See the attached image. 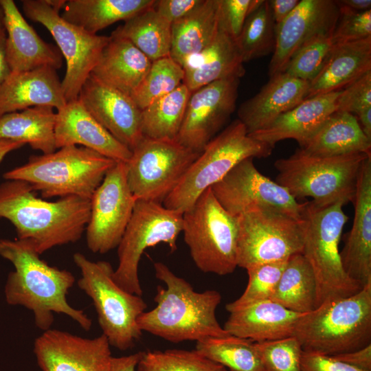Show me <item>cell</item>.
Returning a JSON list of instances; mask_svg holds the SVG:
<instances>
[{"mask_svg": "<svg viewBox=\"0 0 371 371\" xmlns=\"http://www.w3.org/2000/svg\"><path fill=\"white\" fill-rule=\"evenodd\" d=\"M143 351L118 357H112L109 371H136Z\"/></svg>", "mask_w": 371, "mask_h": 371, "instance_id": "52", "label": "cell"}, {"mask_svg": "<svg viewBox=\"0 0 371 371\" xmlns=\"http://www.w3.org/2000/svg\"><path fill=\"white\" fill-rule=\"evenodd\" d=\"M131 152L126 178L135 199L161 204L200 155L176 139L146 137Z\"/></svg>", "mask_w": 371, "mask_h": 371, "instance_id": "12", "label": "cell"}, {"mask_svg": "<svg viewBox=\"0 0 371 371\" xmlns=\"http://www.w3.org/2000/svg\"><path fill=\"white\" fill-rule=\"evenodd\" d=\"M243 63L235 41L220 28L213 42L183 67V83L192 92L217 80L240 78L245 72Z\"/></svg>", "mask_w": 371, "mask_h": 371, "instance_id": "30", "label": "cell"}, {"mask_svg": "<svg viewBox=\"0 0 371 371\" xmlns=\"http://www.w3.org/2000/svg\"><path fill=\"white\" fill-rule=\"evenodd\" d=\"M183 239L197 268L225 276L237 265V216L229 214L209 188L183 214Z\"/></svg>", "mask_w": 371, "mask_h": 371, "instance_id": "10", "label": "cell"}, {"mask_svg": "<svg viewBox=\"0 0 371 371\" xmlns=\"http://www.w3.org/2000/svg\"><path fill=\"white\" fill-rule=\"evenodd\" d=\"M57 149L80 146L94 150L117 162H127L132 152L117 141L77 99L57 110L55 124Z\"/></svg>", "mask_w": 371, "mask_h": 371, "instance_id": "23", "label": "cell"}, {"mask_svg": "<svg viewBox=\"0 0 371 371\" xmlns=\"http://www.w3.org/2000/svg\"><path fill=\"white\" fill-rule=\"evenodd\" d=\"M262 1L219 0L220 28L236 42L247 18Z\"/></svg>", "mask_w": 371, "mask_h": 371, "instance_id": "46", "label": "cell"}, {"mask_svg": "<svg viewBox=\"0 0 371 371\" xmlns=\"http://www.w3.org/2000/svg\"><path fill=\"white\" fill-rule=\"evenodd\" d=\"M155 0H67L61 16L85 31L97 32L153 7Z\"/></svg>", "mask_w": 371, "mask_h": 371, "instance_id": "33", "label": "cell"}, {"mask_svg": "<svg viewBox=\"0 0 371 371\" xmlns=\"http://www.w3.org/2000/svg\"><path fill=\"white\" fill-rule=\"evenodd\" d=\"M5 30L0 28V85L11 74L5 55Z\"/></svg>", "mask_w": 371, "mask_h": 371, "instance_id": "53", "label": "cell"}, {"mask_svg": "<svg viewBox=\"0 0 371 371\" xmlns=\"http://www.w3.org/2000/svg\"><path fill=\"white\" fill-rule=\"evenodd\" d=\"M111 346L102 334L93 339L49 329L34 343L41 371H109Z\"/></svg>", "mask_w": 371, "mask_h": 371, "instance_id": "18", "label": "cell"}, {"mask_svg": "<svg viewBox=\"0 0 371 371\" xmlns=\"http://www.w3.org/2000/svg\"><path fill=\"white\" fill-rule=\"evenodd\" d=\"M341 90L306 98L269 126L249 135L273 148L276 144L286 139H293L301 146L337 111Z\"/></svg>", "mask_w": 371, "mask_h": 371, "instance_id": "26", "label": "cell"}, {"mask_svg": "<svg viewBox=\"0 0 371 371\" xmlns=\"http://www.w3.org/2000/svg\"><path fill=\"white\" fill-rule=\"evenodd\" d=\"M90 212L89 199L67 196L48 201L35 196L25 181L7 180L0 185V217L8 220L18 239L30 241L40 255L80 240Z\"/></svg>", "mask_w": 371, "mask_h": 371, "instance_id": "2", "label": "cell"}, {"mask_svg": "<svg viewBox=\"0 0 371 371\" xmlns=\"http://www.w3.org/2000/svg\"><path fill=\"white\" fill-rule=\"evenodd\" d=\"M371 108V71L342 89L337 102V111L355 116Z\"/></svg>", "mask_w": 371, "mask_h": 371, "instance_id": "47", "label": "cell"}, {"mask_svg": "<svg viewBox=\"0 0 371 371\" xmlns=\"http://www.w3.org/2000/svg\"><path fill=\"white\" fill-rule=\"evenodd\" d=\"M262 371H302V348L294 337L255 342Z\"/></svg>", "mask_w": 371, "mask_h": 371, "instance_id": "44", "label": "cell"}, {"mask_svg": "<svg viewBox=\"0 0 371 371\" xmlns=\"http://www.w3.org/2000/svg\"><path fill=\"white\" fill-rule=\"evenodd\" d=\"M183 212L161 203L136 200L131 219L117 246L118 265L113 278L124 290L142 295L138 275L139 263L144 251L163 243L172 252L182 232Z\"/></svg>", "mask_w": 371, "mask_h": 371, "instance_id": "11", "label": "cell"}, {"mask_svg": "<svg viewBox=\"0 0 371 371\" xmlns=\"http://www.w3.org/2000/svg\"><path fill=\"white\" fill-rule=\"evenodd\" d=\"M339 16L335 1L302 0L276 25V45L269 65V77L284 72L292 56L313 36L333 32Z\"/></svg>", "mask_w": 371, "mask_h": 371, "instance_id": "19", "label": "cell"}, {"mask_svg": "<svg viewBox=\"0 0 371 371\" xmlns=\"http://www.w3.org/2000/svg\"><path fill=\"white\" fill-rule=\"evenodd\" d=\"M78 99L106 130L131 151L144 137L141 131L142 110L131 95L90 75Z\"/></svg>", "mask_w": 371, "mask_h": 371, "instance_id": "20", "label": "cell"}, {"mask_svg": "<svg viewBox=\"0 0 371 371\" xmlns=\"http://www.w3.org/2000/svg\"><path fill=\"white\" fill-rule=\"evenodd\" d=\"M25 145L24 143L11 139H0V163L10 152Z\"/></svg>", "mask_w": 371, "mask_h": 371, "instance_id": "56", "label": "cell"}, {"mask_svg": "<svg viewBox=\"0 0 371 371\" xmlns=\"http://www.w3.org/2000/svg\"><path fill=\"white\" fill-rule=\"evenodd\" d=\"M302 371H366L338 361L331 356L302 351Z\"/></svg>", "mask_w": 371, "mask_h": 371, "instance_id": "48", "label": "cell"}, {"mask_svg": "<svg viewBox=\"0 0 371 371\" xmlns=\"http://www.w3.org/2000/svg\"><path fill=\"white\" fill-rule=\"evenodd\" d=\"M344 205L341 202L326 206L317 205L312 201L305 204L302 254L315 274V308L327 300L351 296L362 289L346 273L341 262L339 244L348 220Z\"/></svg>", "mask_w": 371, "mask_h": 371, "instance_id": "7", "label": "cell"}, {"mask_svg": "<svg viewBox=\"0 0 371 371\" xmlns=\"http://www.w3.org/2000/svg\"><path fill=\"white\" fill-rule=\"evenodd\" d=\"M316 298V280L310 264L302 254L291 256L270 300L304 314L315 309Z\"/></svg>", "mask_w": 371, "mask_h": 371, "instance_id": "35", "label": "cell"}, {"mask_svg": "<svg viewBox=\"0 0 371 371\" xmlns=\"http://www.w3.org/2000/svg\"><path fill=\"white\" fill-rule=\"evenodd\" d=\"M219 30V0H203L189 14L172 23L170 56L183 68L213 42Z\"/></svg>", "mask_w": 371, "mask_h": 371, "instance_id": "31", "label": "cell"}, {"mask_svg": "<svg viewBox=\"0 0 371 371\" xmlns=\"http://www.w3.org/2000/svg\"><path fill=\"white\" fill-rule=\"evenodd\" d=\"M0 256L10 261L15 268L8 274L5 286L8 304L32 311L38 328L43 332L50 329L54 313H60L85 330L91 329V319L67 302V295L75 282L70 271L49 265L27 240L0 239Z\"/></svg>", "mask_w": 371, "mask_h": 371, "instance_id": "1", "label": "cell"}, {"mask_svg": "<svg viewBox=\"0 0 371 371\" xmlns=\"http://www.w3.org/2000/svg\"><path fill=\"white\" fill-rule=\"evenodd\" d=\"M6 34L5 55L11 74L63 64L59 49L43 41L27 23L12 0H0Z\"/></svg>", "mask_w": 371, "mask_h": 371, "instance_id": "22", "label": "cell"}, {"mask_svg": "<svg viewBox=\"0 0 371 371\" xmlns=\"http://www.w3.org/2000/svg\"><path fill=\"white\" fill-rule=\"evenodd\" d=\"M183 79V68L170 56L162 58L152 62L147 74L131 96L142 110L173 91Z\"/></svg>", "mask_w": 371, "mask_h": 371, "instance_id": "40", "label": "cell"}, {"mask_svg": "<svg viewBox=\"0 0 371 371\" xmlns=\"http://www.w3.org/2000/svg\"><path fill=\"white\" fill-rule=\"evenodd\" d=\"M286 262L287 260L248 267L246 269L248 283L244 292L238 299L227 303L226 310L231 313L255 302L270 299Z\"/></svg>", "mask_w": 371, "mask_h": 371, "instance_id": "42", "label": "cell"}, {"mask_svg": "<svg viewBox=\"0 0 371 371\" xmlns=\"http://www.w3.org/2000/svg\"><path fill=\"white\" fill-rule=\"evenodd\" d=\"M303 351L333 356L371 344V283L300 316L293 335Z\"/></svg>", "mask_w": 371, "mask_h": 371, "instance_id": "4", "label": "cell"}, {"mask_svg": "<svg viewBox=\"0 0 371 371\" xmlns=\"http://www.w3.org/2000/svg\"><path fill=\"white\" fill-rule=\"evenodd\" d=\"M335 2L338 6L353 11L363 12L371 10L370 0H339L335 1Z\"/></svg>", "mask_w": 371, "mask_h": 371, "instance_id": "54", "label": "cell"}, {"mask_svg": "<svg viewBox=\"0 0 371 371\" xmlns=\"http://www.w3.org/2000/svg\"><path fill=\"white\" fill-rule=\"evenodd\" d=\"M0 28H4V14L0 5Z\"/></svg>", "mask_w": 371, "mask_h": 371, "instance_id": "57", "label": "cell"}, {"mask_svg": "<svg viewBox=\"0 0 371 371\" xmlns=\"http://www.w3.org/2000/svg\"><path fill=\"white\" fill-rule=\"evenodd\" d=\"M236 44L244 63L273 53L276 25L268 0L247 18Z\"/></svg>", "mask_w": 371, "mask_h": 371, "instance_id": "39", "label": "cell"}, {"mask_svg": "<svg viewBox=\"0 0 371 371\" xmlns=\"http://www.w3.org/2000/svg\"><path fill=\"white\" fill-rule=\"evenodd\" d=\"M151 64L152 61L128 40L111 34L90 75L131 95Z\"/></svg>", "mask_w": 371, "mask_h": 371, "instance_id": "28", "label": "cell"}, {"mask_svg": "<svg viewBox=\"0 0 371 371\" xmlns=\"http://www.w3.org/2000/svg\"><path fill=\"white\" fill-rule=\"evenodd\" d=\"M66 103L61 81L50 67L10 74L0 85V116L36 106L58 110Z\"/></svg>", "mask_w": 371, "mask_h": 371, "instance_id": "25", "label": "cell"}, {"mask_svg": "<svg viewBox=\"0 0 371 371\" xmlns=\"http://www.w3.org/2000/svg\"><path fill=\"white\" fill-rule=\"evenodd\" d=\"M237 265L248 267L286 260L302 254L303 220L280 210L260 207L237 216Z\"/></svg>", "mask_w": 371, "mask_h": 371, "instance_id": "13", "label": "cell"}, {"mask_svg": "<svg viewBox=\"0 0 371 371\" xmlns=\"http://www.w3.org/2000/svg\"><path fill=\"white\" fill-rule=\"evenodd\" d=\"M90 201L87 245L93 253L105 254L117 247L136 201L128 187L125 162H116L108 170Z\"/></svg>", "mask_w": 371, "mask_h": 371, "instance_id": "16", "label": "cell"}, {"mask_svg": "<svg viewBox=\"0 0 371 371\" xmlns=\"http://www.w3.org/2000/svg\"><path fill=\"white\" fill-rule=\"evenodd\" d=\"M371 71V36L335 43L315 77L309 82L307 96L341 90Z\"/></svg>", "mask_w": 371, "mask_h": 371, "instance_id": "29", "label": "cell"}, {"mask_svg": "<svg viewBox=\"0 0 371 371\" xmlns=\"http://www.w3.org/2000/svg\"><path fill=\"white\" fill-rule=\"evenodd\" d=\"M371 155L351 153L335 157L309 155L300 148L276 160V182L295 199L312 198L319 206L353 202L357 179L364 159Z\"/></svg>", "mask_w": 371, "mask_h": 371, "instance_id": "6", "label": "cell"}, {"mask_svg": "<svg viewBox=\"0 0 371 371\" xmlns=\"http://www.w3.org/2000/svg\"><path fill=\"white\" fill-rule=\"evenodd\" d=\"M352 226L340 251L343 269L361 288L371 283V155L359 170Z\"/></svg>", "mask_w": 371, "mask_h": 371, "instance_id": "21", "label": "cell"}, {"mask_svg": "<svg viewBox=\"0 0 371 371\" xmlns=\"http://www.w3.org/2000/svg\"><path fill=\"white\" fill-rule=\"evenodd\" d=\"M331 357L356 368L371 371V344L356 350Z\"/></svg>", "mask_w": 371, "mask_h": 371, "instance_id": "50", "label": "cell"}, {"mask_svg": "<svg viewBox=\"0 0 371 371\" xmlns=\"http://www.w3.org/2000/svg\"><path fill=\"white\" fill-rule=\"evenodd\" d=\"M172 23L151 7L124 21L111 34L128 40L152 62L170 56Z\"/></svg>", "mask_w": 371, "mask_h": 371, "instance_id": "36", "label": "cell"}, {"mask_svg": "<svg viewBox=\"0 0 371 371\" xmlns=\"http://www.w3.org/2000/svg\"><path fill=\"white\" fill-rule=\"evenodd\" d=\"M272 150L249 136L243 124L235 120L205 146L163 205L183 213L240 161L249 157H267Z\"/></svg>", "mask_w": 371, "mask_h": 371, "instance_id": "9", "label": "cell"}, {"mask_svg": "<svg viewBox=\"0 0 371 371\" xmlns=\"http://www.w3.org/2000/svg\"><path fill=\"white\" fill-rule=\"evenodd\" d=\"M302 315L268 299L229 313L223 328L254 342L278 340L293 335Z\"/></svg>", "mask_w": 371, "mask_h": 371, "instance_id": "27", "label": "cell"}, {"mask_svg": "<svg viewBox=\"0 0 371 371\" xmlns=\"http://www.w3.org/2000/svg\"><path fill=\"white\" fill-rule=\"evenodd\" d=\"M365 135L371 140V108H368L355 116Z\"/></svg>", "mask_w": 371, "mask_h": 371, "instance_id": "55", "label": "cell"}, {"mask_svg": "<svg viewBox=\"0 0 371 371\" xmlns=\"http://www.w3.org/2000/svg\"><path fill=\"white\" fill-rule=\"evenodd\" d=\"M117 161L80 146L32 155L23 165L3 175L27 182L44 198L77 196L91 199L106 173Z\"/></svg>", "mask_w": 371, "mask_h": 371, "instance_id": "5", "label": "cell"}, {"mask_svg": "<svg viewBox=\"0 0 371 371\" xmlns=\"http://www.w3.org/2000/svg\"><path fill=\"white\" fill-rule=\"evenodd\" d=\"M56 113L48 106H36L0 116V139L28 144L43 154L57 150L55 139Z\"/></svg>", "mask_w": 371, "mask_h": 371, "instance_id": "34", "label": "cell"}, {"mask_svg": "<svg viewBox=\"0 0 371 371\" xmlns=\"http://www.w3.org/2000/svg\"><path fill=\"white\" fill-rule=\"evenodd\" d=\"M24 14L51 34L66 62L61 81L67 102L77 100L110 36L94 34L64 19L45 0L21 1Z\"/></svg>", "mask_w": 371, "mask_h": 371, "instance_id": "14", "label": "cell"}, {"mask_svg": "<svg viewBox=\"0 0 371 371\" xmlns=\"http://www.w3.org/2000/svg\"><path fill=\"white\" fill-rule=\"evenodd\" d=\"M308 89V81L285 72L276 74L258 93L240 104L238 119L248 134L263 129L304 100Z\"/></svg>", "mask_w": 371, "mask_h": 371, "instance_id": "24", "label": "cell"}, {"mask_svg": "<svg viewBox=\"0 0 371 371\" xmlns=\"http://www.w3.org/2000/svg\"><path fill=\"white\" fill-rule=\"evenodd\" d=\"M73 260L81 273L77 284L91 299L102 334L111 346L120 350L134 347L142 335L137 319L147 304L142 296L116 284L109 262L91 261L81 253L74 254Z\"/></svg>", "mask_w": 371, "mask_h": 371, "instance_id": "8", "label": "cell"}, {"mask_svg": "<svg viewBox=\"0 0 371 371\" xmlns=\"http://www.w3.org/2000/svg\"><path fill=\"white\" fill-rule=\"evenodd\" d=\"M239 83V78L232 77L191 92L176 139L201 153L234 111Z\"/></svg>", "mask_w": 371, "mask_h": 371, "instance_id": "17", "label": "cell"}, {"mask_svg": "<svg viewBox=\"0 0 371 371\" xmlns=\"http://www.w3.org/2000/svg\"><path fill=\"white\" fill-rule=\"evenodd\" d=\"M210 188L220 205L234 216L268 207L302 219L306 202L299 203L286 188L262 174L253 157L240 161Z\"/></svg>", "mask_w": 371, "mask_h": 371, "instance_id": "15", "label": "cell"}, {"mask_svg": "<svg viewBox=\"0 0 371 371\" xmlns=\"http://www.w3.org/2000/svg\"><path fill=\"white\" fill-rule=\"evenodd\" d=\"M136 371H229L196 350L143 351Z\"/></svg>", "mask_w": 371, "mask_h": 371, "instance_id": "41", "label": "cell"}, {"mask_svg": "<svg viewBox=\"0 0 371 371\" xmlns=\"http://www.w3.org/2000/svg\"><path fill=\"white\" fill-rule=\"evenodd\" d=\"M300 148L319 157L371 155V140L365 135L354 115L335 111Z\"/></svg>", "mask_w": 371, "mask_h": 371, "instance_id": "32", "label": "cell"}, {"mask_svg": "<svg viewBox=\"0 0 371 371\" xmlns=\"http://www.w3.org/2000/svg\"><path fill=\"white\" fill-rule=\"evenodd\" d=\"M339 16L333 33L335 43L371 36V10L357 12L339 6Z\"/></svg>", "mask_w": 371, "mask_h": 371, "instance_id": "45", "label": "cell"}, {"mask_svg": "<svg viewBox=\"0 0 371 371\" xmlns=\"http://www.w3.org/2000/svg\"><path fill=\"white\" fill-rule=\"evenodd\" d=\"M191 91L182 83L142 110L141 131L152 139H176Z\"/></svg>", "mask_w": 371, "mask_h": 371, "instance_id": "37", "label": "cell"}, {"mask_svg": "<svg viewBox=\"0 0 371 371\" xmlns=\"http://www.w3.org/2000/svg\"><path fill=\"white\" fill-rule=\"evenodd\" d=\"M299 0H268L275 25L282 22L295 9Z\"/></svg>", "mask_w": 371, "mask_h": 371, "instance_id": "51", "label": "cell"}, {"mask_svg": "<svg viewBox=\"0 0 371 371\" xmlns=\"http://www.w3.org/2000/svg\"><path fill=\"white\" fill-rule=\"evenodd\" d=\"M156 278L166 286H158L156 306L137 319L142 331L172 343L223 337L229 334L217 320L216 310L221 302L216 290L196 292L185 279L163 262L154 263Z\"/></svg>", "mask_w": 371, "mask_h": 371, "instance_id": "3", "label": "cell"}, {"mask_svg": "<svg viewBox=\"0 0 371 371\" xmlns=\"http://www.w3.org/2000/svg\"><path fill=\"white\" fill-rule=\"evenodd\" d=\"M333 33L319 34L306 42L292 56L284 72L311 82L322 69L335 44Z\"/></svg>", "mask_w": 371, "mask_h": 371, "instance_id": "43", "label": "cell"}, {"mask_svg": "<svg viewBox=\"0 0 371 371\" xmlns=\"http://www.w3.org/2000/svg\"><path fill=\"white\" fill-rule=\"evenodd\" d=\"M203 1V0H158L155 1L153 8L162 17L173 23L189 14Z\"/></svg>", "mask_w": 371, "mask_h": 371, "instance_id": "49", "label": "cell"}, {"mask_svg": "<svg viewBox=\"0 0 371 371\" xmlns=\"http://www.w3.org/2000/svg\"><path fill=\"white\" fill-rule=\"evenodd\" d=\"M194 350L229 371H262L255 342L247 339L232 335L207 337L196 341Z\"/></svg>", "mask_w": 371, "mask_h": 371, "instance_id": "38", "label": "cell"}]
</instances>
